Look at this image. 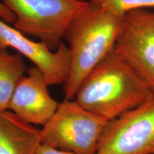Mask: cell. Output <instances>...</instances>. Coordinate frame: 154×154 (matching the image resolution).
Returning <instances> with one entry per match:
<instances>
[{"label": "cell", "instance_id": "cell-1", "mask_svg": "<svg viewBox=\"0 0 154 154\" xmlns=\"http://www.w3.org/2000/svg\"><path fill=\"white\" fill-rule=\"evenodd\" d=\"M153 92L137 70L113 49L84 79L74 100L109 121L143 103Z\"/></svg>", "mask_w": 154, "mask_h": 154}, {"label": "cell", "instance_id": "cell-2", "mask_svg": "<svg viewBox=\"0 0 154 154\" xmlns=\"http://www.w3.org/2000/svg\"><path fill=\"white\" fill-rule=\"evenodd\" d=\"M124 17L89 2L69 25L63 38L71 54L70 69L63 84L65 99L73 100L84 79L115 48Z\"/></svg>", "mask_w": 154, "mask_h": 154}, {"label": "cell", "instance_id": "cell-3", "mask_svg": "<svg viewBox=\"0 0 154 154\" xmlns=\"http://www.w3.org/2000/svg\"><path fill=\"white\" fill-rule=\"evenodd\" d=\"M16 19L14 27L57 50L66 29L89 2L83 0H2Z\"/></svg>", "mask_w": 154, "mask_h": 154}, {"label": "cell", "instance_id": "cell-4", "mask_svg": "<svg viewBox=\"0 0 154 154\" xmlns=\"http://www.w3.org/2000/svg\"><path fill=\"white\" fill-rule=\"evenodd\" d=\"M107 123L75 100L65 99L41 128L42 143L75 154H96Z\"/></svg>", "mask_w": 154, "mask_h": 154}, {"label": "cell", "instance_id": "cell-5", "mask_svg": "<svg viewBox=\"0 0 154 154\" xmlns=\"http://www.w3.org/2000/svg\"><path fill=\"white\" fill-rule=\"evenodd\" d=\"M96 154H154V91L138 106L108 121Z\"/></svg>", "mask_w": 154, "mask_h": 154}, {"label": "cell", "instance_id": "cell-6", "mask_svg": "<svg viewBox=\"0 0 154 154\" xmlns=\"http://www.w3.org/2000/svg\"><path fill=\"white\" fill-rule=\"evenodd\" d=\"M114 49L154 91V11L138 9L127 13Z\"/></svg>", "mask_w": 154, "mask_h": 154}, {"label": "cell", "instance_id": "cell-7", "mask_svg": "<svg viewBox=\"0 0 154 154\" xmlns=\"http://www.w3.org/2000/svg\"><path fill=\"white\" fill-rule=\"evenodd\" d=\"M12 48L34 63L49 85L64 84L70 69L71 54L63 42L51 50L41 42H34L0 18V49Z\"/></svg>", "mask_w": 154, "mask_h": 154}, {"label": "cell", "instance_id": "cell-8", "mask_svg": "<svg viewBox=\"0 0 154 154\" xmlns=\"http://www.w3.org/2000/svg\"><path fill=\"white\" fill-rule=\"evenodd\" d=\"M49 86L39 69L34 66L27 69L15 89L9 110L29 124L44 126L59 106L50 94Z\"/></svg>", "mask_w": 154, "mask_h": 154}, {"label": "cell", "instance_id": "cell-9", "mask_svg": "<svg viewBox=\"0 0 154 154\" xmlns=\"http://www.w3.org/2000/svg\"><path fill=\"white\" fill-rule=\"evenodd\" d=\"M42 143L41 129L9 110L0 113V154H34Z\"/></svg>", "mask_w": 154, "mask_h": 154}, {"label": "cell", "instance_id": "cell-10", "mask_svg": "<svg viewBox=\"0 0 154 154\" xmlns=\"http://www.w3.org/2000/svg\"><path fill=\"white\" fill-rule=\"evenodd\" d=\"M26 71L23 56L0 49V113L9 110L15 89Z\"/></svg>", "mask_w": 154, "mask_h": 154}, {"label": "cell", "instance_id": "cell-11", "mask_svg": "<svg viewBox=\"0 0 154 154\" xmlns=\"http://www.w3.org/2000/svg\"><path fill=\"white\" fill-rule=\"evenodd\" d=\"M113 14L125 17L130 11L138 9L154 8V0H91Z\"/></svg>", "mask_w": 154, "mask_h": 154}, {"label": "cell", "instance_id": "cell-12", "mask_svg": "<svg viewBox=\"0 0 154 154\" xmlns=\"http://www.w3.org/2000/svg\"><path fill=\"white\" fill-rule=\"evenodd\" d=\"M34 154H75L69 151L56 149L45 143H42Z\"/></svg>", "mask_w": 154, "mask_h": 154}, {"label": "cell", "instance_id": "cell-13", "mask_svg": "<svg viewBox=\"0 0 154 154\" xmlns=\"http://www.w3.org/2000/svg\"><path fill=\"white\" fill-rule=\"evenodd\" d=\"M0 18L7 23H14L16 17L13 12L8 7L4 4L2 2H0Z\"/></svg>", "mask_w": 154, "mask_h": 154}, {"label": "cell", "instance_id": "cell-14", "mask_svg": "<svg viewBox=\"0 0 154 154\" xmlns=\"http://www.w3.org/2000/svg\"><path fill=\"white\" fill-rule=\"evenodd\" d=\"M83 1H86V2H91V0H83Z\"/></svg>", "mask_w": 154, "mask_h": 154}]
</instances>
